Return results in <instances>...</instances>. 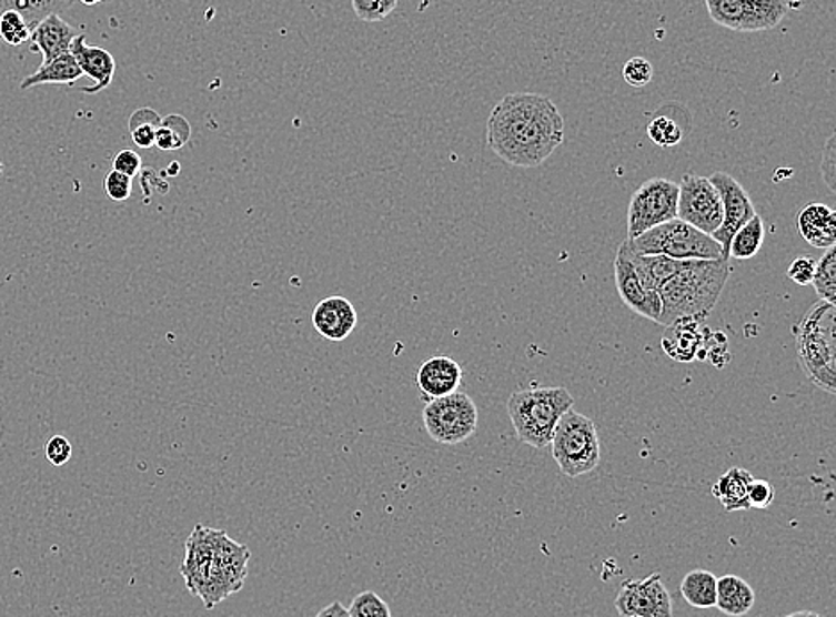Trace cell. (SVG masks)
<instances>
[{
	"label": "cell",
	"mask_w": 836,
	"mask_h": 617,
	"mask_svg": "<svg viewBox=\"0 0 836 617\" xmlns=\"http://www.w3.org/2000/svg\"><path fill=\"white\" fill-rule=\"evenodd\" d=\"M678 182L671 179H647L633 193L628 205V240H635L649 229L676 219L678 214Z\"/></svg>",
	"instance_id": "30bf717a"
},
{
	"label": "cell",
	"mask_w": 836,
	"mask_h": 617,
	"mask_svg": "<svg viewBox=\"0 0 836 617\" xmlns=\"http://www.w3.org/2000/svg\"><path fill=\"white\" fill-rule=\"evenodd\" d=\"M815 261L812 257H797L788 266V279L796 282L799 286H808L814 281Z\"/></svg>",
	"instance_id": "f35d334b"
},
{
	"label": "cell",
	"mask_w": 836,
	"mask_h": 617,
	"mask_svg": "<svg viewBox=\"0 0 836 617\" xmlns=\"http://www.w3.org/2000/svg\"><path fill=\"white\" fill-rule=\"evenodd\" d=\"M73 2L75 0H0V13L6 10L19 11L32 29L40 20L52 13L59 14V11L67 10Z\"/></svg>",
	"instance_id": "484cf974"
},
{
	"label": "cell",
	"mask_w": 836,
	"mask_h": 617,
	"mask_svg": "<svg viewBox=\"0 0 836 617\" xmlns=\"http://www.w3.org/2000/svg\"><path fill=\"white\" fill-rule=\"evenodd\" d=\"M774 498H776V490L770 482L753 481L749 495H747L751 508H768L773 505Z\"/></svg>",
	"instance_id": "8d00e7d4"
},
{
	"label": "cell",
	"mask_w": 836,
	"mask_h": 617,
	"mask_svg": "<svg viewBox=\"0 0 836 617\" xmlns=\"http://www.w3.org/2000/svg\"><path fill=\"white\" fill-rule=\"evenodd\" d=\"M806 377L829 395L836 393V307L818 300L792 328Z\"/></svg>",
	"instance_id": "277c9868"
},
{
	"label": "cell",
	"mask_w": 836,
	"mask_h": 617,
	"mask_svg": "<svg viewBox=\"0 0 836 617\" xmlns=\"http://www.w3.org/2000/svg\"><path fill=\"white\" fill-rule=\"evenodd\" d=\"M352 6L357 19L362 22L375 23L387 19L396 10L399 0H352Z\"/></svg>",
	"instance_id": "d6a6232c"
},
{
	"label": "cell",
	"mask_w": 836,
	"mask_h": 617,
	"mask_svg": "<svg viewBox=\"0 0 836 617\" xmlns=\"http://www.w3.org/2000/svg\"><path fill=\"white\" fill-rule=\"evenodd\" d=\"M679 595L694 608H714L717 599V577L706 569H694L683 578Z\"/></svg>",
	"instance_id": "cb8c5ba5"
},
{
	"label": "cell",
	"mask_w": 836,
	"mask_h": 617,
	"mask_svg": "<svg viewBox=\"0 0 836 617\" xmlns=\"http://www.w3.org/2000/svg\"><path fill=\"white\" fill-rule=\"evenodd\" d=\"M615 286L620 291L621 300L632 308L633 313L658 323L662 313L658 290L647 282L641 270L633 263L628 243L623 241L614 261Z\"/></svg>",
	"instance_id": "7c38bea8"
},
{
	"label": "cell",
	"mask_w": 836,
	"mask_h": 617,
	"mask_svg": "<svg viewBox=\"0 0 836 617\" xmlns=\"http://www.w3.org/2000/svg\"><path fill=\"white\" fill-rule=\"evenodd\" d=\"M620 617H673V598L661 573L642 580H626L615 598Z\"/></svg>",
	"instance_id": "4fadbf2b"
},
{
	"label": "cell",
	"mask_w": 836,
	"mask_h": 617,
	"mask_svg": "<svg viewBox=\"0 0 836 617\" xmlns=\"http://www.w3.org/2000/svg\"><path fill=\"white\" fill-rule=\"evenodd\" d=\"M629 249L641 255H665L671 260H723L719 243L679 219L656 225L635 240H626Z\"/></svg>",
	"instance_id": "52a82bcc"
},
{
	"label": "cell",
	"mask_w": 836,
	"mask_h": 617,
	"mask_svg": "<svg viewBox=\"0 0 836 617\" xmlns=\"http://www.w3.org/2000/svg\"><path fill=\"white\" fill-rule=\"evenodd\" d=\"M623 79L632 88L647 87L653 79V64L644 58H632L623 67Z\"/></svg>",
	"instance_id": "836d02e7"
},
{
	"label": "cell",
	"mask_w": 836,
	"mask_h": 617,
	"mask_svg": "<svg viewBox=\"0 0 836 617\" xmlns=\"http://www.w3.org/2000/svg\"><path fill=\"white\" fill-rule=\"evenodd\" d=\"M350 617H393L390 605L373 590H364L352 599Z\"/></svg>",
	"instance_id": "1f68e13d"
},
{
	"label": "cell",
	"mask_w": 836,
	"mask_h": 617,
	"mask_svg": "<svg viewBox=\"0 0 836 617\" xmlns=\"http://www.w3.org/2000/svg\"><path fill=\"white\" fill-rule=\"evenodd\" d=\"M161 117L150 108H141L137 113H132L129 119V131L132 140L140 149H152L155 143V131L161 125Z\"/></svg>",
	"instance_id": "f1b7e54d"
},
{
	"label": "cell",
	"mask_w": 836,
	"mask_h": 617,
	"mask_svg": "<svg viewBox=\"0 0 836 617\" xmlns=\"http://www.w3.org/2000/svg\"><path fill=\"white\" fill-rule=\"evenodd\" d=\"M785 617H823L818 616L817 613H809V610H799V613L788 614V616Z\"/></svg>",
	"instance_id": "b9f144b4"
},
{
	"label": "cell",
	"mask_w": 836,
	"mask_h": 617,
	"mask_svg": "<svg viewBox=\"0 0 836 617\" xmlns=\"http://www.w3.org/2000/svg\"><path fill=\"white\" fill-rule=\"evenodd\" d=\"M835 134H832V136L827 138L823 152V166H820V172H823L824 181H826L827 188H829V190L832 191H835Z\"/></svg>",
	"instance_id": "ab89813d"
},
{
	"label": "cell",
	"mask_w": 836,
	"mask_h": 617,
	"mask_svg": "<svg viewBox=\"0 0 836 617\" xmlns=\"http://www.w3.org/2000/svg\"><path fill=\"white\" fill-rule=\"evenodd\" d=\"M79 34L81 32L72 28L61 14L52 13L32 28L31 50L40 52L41 64H47L59 55L70 52V47Z\"/></svg>",
	"instance_id": "2e32d148"
},
{
	"label": "cell",
	"mask_w": 836,
	"mask_h": 617,
	"mask_svg": "<svg viewBox=\"0 0 836 617\" xmlns=\"http://www.w3.org/2000/svg\"><path fill=\"white\" fill-rule=\"evenodd\" d=\"M755 477L744 468H732L724 473L719 481L712 487V495L719 499L726 513L735 510H749V487Z\"/></svg>",
	"instance_id": "7402d4cb"
},
{
	"label": "cell",
	"mask_w": 836,
	"mask_h": 617,
	"mask_svg": "<svg viewBox=\"0 0 836 617\" xmlns=\"http://www.w3.org/2000/svg\"><path fill=\"white\" fill-rule=\"evenodd\" d=\"M729 273L732 269L726 260H694L687 269L674 273L658 287L662 302L658 325L667 327L682 318L705 322L719 304Z\"/></svg>",
	"instance_id": "3957f363"
},
{
	"label": "cell",
	"mask_w": 836,
	"mask_h": 617,
	"mask_svg": "<svg viewBox=\"0 0 836 617\" xmlns=\"http://www.w3.org/2000/svg\"><path fill=\"white\" fill-rule=\"evenodd\" d=\"M82 4L87 6H97L102 4V2H105V0H81Z\"/></svg>",
	"instance_id": "7bdbcfd3"
},
{
	"label": "cell",
	"mask_w": 836,
	"mask_h": 617,
	"mask_svg": "<svg viewBox=\"0 0 836 617\" xmlns=\"http://www.w3.org/2000/svg\"><path fill=\"white\" fill-rule=\"evenodd\" d=\"M104 188L109 199L114 200V202H123L131 196L132 179L111 170L105 178Z\"/></svg>",
	"instance_id": "e575fe53"
},
{
	"label": "cell",
	"mask_w": 836,
	"mask_h": 617,
	"mask_svg": "<svg viewBox=\"0 0 836 617\" xmlns=\"http://www.w3.org/2000/svg\"><path fill=\"white\" fill-rule=\"evenodd\" d=\"M678 188L676 219L712 236L723 223V202L717 188L711 179L701 178L696 173L683 175Z\"/></svg>",
	"instance_id": "8fae6325"
},
{
	"label": "cell",
	"mask_w": 836,
	"mask_h": 617,
	"mask_svg": "<svg viewBox=\"0 0 836 617\" xmlns=\"http://www.w3.org/2000/svg\"><path fill=\"white\" fill-rule=\"evenodd\" d=\"M2 173H4V164L0 161V178H2Z\"/></svg>",
	"instance_id": "ee69618b"
},
{
	"label": "cell",
	"mask_w": 836,
	"mask_h": 617,
	"mask_svg": "<svg viewBox=\"0 0 836 617\" xmlns=\"http://www.w3.org/2000/svg\"><path fill=\"white\" fill-rule=\"evenodd\" d=\"M46 455L56 468L64 466L72 458V443L64 436L50 437L46 446Z\"/></svg>",
	"instance_id": "d590c367"
},
{
	"label": "cell",
	"mask_w": 836,
	"mask_h": 617,
	"mask_svg": "<svg viewBox=\"0 0 836 617\" xmlns=\"http://www.w3.org/2000/svg\"><path fill=\"white\" fill-rule=\"evenodd\" d=\"M814 284L820 300L835 304L836 296V249H827L823 260L815 263Z\"/></svg>",
	"instance_id": "83f0119b"
},
{
	"label": "cell",
	"mask_w": 836,
	"mask_h": 617,
	"mask_svg": "<svg viewBox=\"0 0 836 617\" xmlns=\"http://www.w3.org/2000/svg\"><path fill=\"white\" fill-rule=\"evenodd\" d=\"M701 323L694 318H682L667 325V332L662 337L665 354L678 363H692L703 345Z\"/></svg>",
	"instance_id": "ffe728a7"
},
{
	"label": "cell",
	"mask_w": 836,
	"mask_h": 617,
	"mask_svg": "<svg viewBox=\"0 0 836 617\" xmlns=\"http://www.w3.org/2000/svg\"><path fill=\"white\" fill-rule=\"evenodd\" d=\"M70 54L78 61L82 75H88L93 81V87L81 88V91L93 95L111 84L117 72V61L111 52L100 47L88 45L84 34H79L70 47Z\"/></svg>",
	"instance_id": "e0dca14e"
},
{
	"label": "cell",
	"mask_w": 836,
	"mask_h": 617,
	"mask_svg": "<svg viewBox=\"0 0 836 617\" xmlns=\"http://www.w3.org/2000/svg\"><path fill=\"white\" fill-rule=\"evenodd\" d=\"M552 455L565 477H584L602 461V445L596 423L570 408L553 431Z\"/></svg>",
	"instance_id": "8992f818"
},
{
	"label": "cell",
	"mask_w": 836,
	"mask_h": 617,
	"mask_svg": "<svg viewBox=\"0 0 836 617\" xmlns=\"http://www.w3.org/2000/svg\"><path fill=\"white\" fill-rule=\"evenodd\" d=\"M717 188L721 195V202H723V223L721 227L712 234L721 249H723V260H728V246L732 241L733 234L749 222L756 214L755 204L751 200L749 193L742 188L741 182L737 179L732 178L726 172H715L712 178H708Z\"/></svg>",
	"instance_id": "5bb4252c"
},
{
	"label": "cell",
	"mask_w": 836,
	"mask_h": 617,
	"mask_svg": "<svg viewBox=\"0 0 836 617\" xmlns=\"http://www.w3.org/2000/svg\"><path fill=\"white\" fill-rule=\"evenodd\" d=\"M797 229L815 249H832L836 243V214L826 204H808L797 214Z\"/></svg>",
	"instance_id": "d6986e66"
},
{
	"label": "cell",
	"mask_w": 836,
	"mask_h": 617,
	"mask_svg": "<svg viewBox=\"0 0 836 617\" xmlns=\"http://www.w3.org/2000/svg\"><path fill=\"white\" fill-rule=\"evenodd\" d=\"M462 377H464V373H462L461 364L457 361H453L452 357H446V355H437V357L429 358L421 364L420 370H417L416 382L417 387L423 391V395L430 396V398H441V396L457 393Z\"/></svg>",
	"instance_id": "ac0fdd59"
},
{
	"label": "cell",
	"mask_w": 836,
	"mask_h": 617,
	"mask_svg": "<svg viewBox=\"0 0 836 617\" xmlns=\"http://www.w3.org/2000/svg\"><path fill=\"white\" fill-rule=\"evenodd\" d=\"M573 405V396L565 387H535L511 395L506 413L517 439L532 448L543 449L552 443L556 423Z\"/></svg>",
	"instance_id": "5b68a950"
},
{
	"label": "cell",
	"mask_w": 836,
	"mask_h": 617,
	"mask_svg": "<svg viewBox=\"0 0 836 617\" xmlns=\"http://www.w3.org/2000/svg\"><path fill=\"white\" fill-rule=\"evenodd\" d=\"M31 26L23 14L14 10L0 13V40L11 47H19L31 40Z\"/></svg>",
	"instance_id": "4dcf8cb0"
},
{
	"label": "cell",
	"mask_w": 836,
	"mask_h": 617,
	"mask_svg": "<svg viewBox=\"0 0 836 617\" xmlns=\"http://www.w3.org/2000/svg\"><path fill=\"white\" fill-rule=\"evenodd\" d=\"M705 4L717 26L735 32L770 31L790 11L787 0H705Z\"/></svg>",
	"instance_id": "9c48e42d"
},
{
	"label": "cell",
	"mask_w": 836,
	"mask_h": 617,
	"mask_svg": "<svg viewBox=\"0 0 836 617\" xmlns=\"http://www.w3.org/2000/svg\"><path fill=\"white\" fill-rule=\"evenodd\" d=\"M141 166H143V163H141V158L138 152H132V150L125 149L120 150V152L114 155V172L123 173L127 178H137L138 173L141 172Z\"/></svg>",
	"instance_id": "74e56055"
},
{
	"label": "cell",
	"mask_w": 836,
	"mask_h": 617,
	"mask_svg": "<svg viewBox=\"0 0 836 617\" xmlns=\"http://www.w3.org/2000/svg\"><path fill=\"white\" fill-rule=\"evenodd\" d=\"M82 78L78 61L70 52L61 54L47 64H40L37 72L20 82V90L41 87V84H73Z\"/></svg>",
	"instance_id": "603a6c76"
},
{
	"label": "cell",
	"mask_w": 836,
	"mask_h": 617,
	"mask_svg": "<svg viewBox=\"0 0 836 617\" xmlns=\"http://www.w3.org/2000/svg\"><path fill=\"white\" fill-rule=\"evenodd\" d=\"M316 617H350L349 608L344 607L341 601H332L325 608H321Z\"/></svg>",
	"instance_id": "60d3db41"
},
{
	"label": "cell",
	"mask_w": 836,
	"mask_h": 617,
	"mask_svg": "<svg viewBox=\"0 0 836 617\" xmlns=\"http://www.w3.org/2000/svg\"><path fill=\"white\" fill-rule=\"evenodd\" d=\"M249 548L234 543L225 532L197 525L190 539L185 540L181 573L188 589L202 598L211 610L243 587L249 575Z\"/></svg>",
	"instance_id": "7a4b0ae2"
},
{
	"label": "cell",
	"mask_w": 836,
	"mask_h": 617,
	"mask_svg": "<svg viewBox=\"0 0 836 617\" xmlns=\"http://www.w3.org/2000/svg\"><path fill=\"white\" fill-rule=\"evenodd\" d=\"M312 325L325 340L344 341L357 327V311L344 296H329L314 307Z\"/></svg>",
	"instance_id": "9a60e30c"
},
{
	"label": "cell",
	"mask_w": 836,
	"mask_h": 617,
	"mask_svg": "<svg viewBox=\"0 0 836 617\" xmlns=\"http://www.w3.org/2000/svg\"><path fill=\"white\" fill-rule=\"evenodd\" d=\"M646 131L647 138L662 149H671L683 141L682 125L667 114H656L655 119L647 123Z\"/></svg>",
	"instance_id": "f546056e"
},
{
	"label": "cell",
	"mask_w": 836,
	"mask_h": 617,
	"mask_svg": "<svg viewBox=\"0 0 836 617\" xmlns=\"http://www.w3.org/2000/svg\"><path fill=\"white\" fill-rule=\"evenodd\" d=\"M191 136V128L188 120L181 114H170L167 119L161 120L158 131H155V143L159 150L172 152V150L182 149Z\"/></svg>",
	"instance_id": "4316f807"
},
{
	"label": "cell",
	"mask_w": 836,
	"mask_h": 617,
	"mask_svg": "<svg viewBox=\"0 0 836 617\" xmlns=\"http://www.w3.org/2000/svg\"><path fill=\"white\" fill-rule=\"evenodd\" d=\"M564 138V117L552 99L538 93L503 97L487 120L488 149L506 164L520 169L546 163Z\"/></svg>",
	"instance_id": "6da1fadb"
},
{
	"label": "cell",
	"mask_w": 836,
	"mask_h": 617,
	"mask_svg": "<svg viewBox=\"0 0 836 617\" xmlns=\"http://www.w3.org/2000/svg\"><path fill=\"white\" fill-rule=\"evenodd\" d=\"M755 590L744 578L737 575H724L717 578V599L715 607L729 617L746 616L755 607Z\"/></svg>",
	"instance_id": "44dd1931"
},
{
	"label": "cell",
	"mask_w": 836,
	"mask_h": 617,
	"mask_svg": "<svg viewBox=\"0 0 836 617\" xmlns=\"http://www.w3.org/2000/svg\"><path fill=\"white\" fill-rule=\"evenodd\" d=\"M764 220L759 219V214H755L749 222L744 223V225L733 234L728 246V260H753V257L758 254L762 245H764Z\"/></svg>",
	"instance_id": "d4e9b609"
},
{
	"label": "cell",
	"mask_w": 836,
	"mask_h": 617,
	"mask_svg": "<svg viewBox=\"0 0 836 617\" xmlns=\"http://www.w3.org/2000/svg\"><path fill=\"white\" fill-rule=\"evenodd\" d=\"M423 423L429 436L441 445H459L479 428V408L466 393L432 398L423 408Z\"/></svg>",
	"instance_id": "ba28073f"
}]
</instances>
